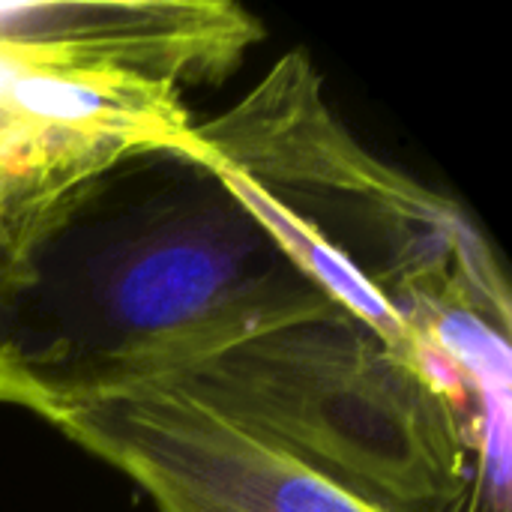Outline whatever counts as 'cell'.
I'll list each match as a JSON object with an SVG mask.
<instances>
[{"label":"cell","mask_w":512,"mask_h":512,"mask_svg":"<svg viewBox=\"0 0 512 512\" xmlns=\"http://www.w3.org/2000/svg\"><path fill=\"white\" fill-rule=\"evenodd\" d=\"M258 432L387 512H507L483 420L348 312L288 321L147 381Z\"/></svg>","instance_id":"3"},{"label":"cell","mask_w":512,"mask_h":512,"mask_svg":"<svg viewBox=\"0 0 512 512\" xmlns=\"http://www.w3.org/2000/svg\"><path fill=\"white\" fill-rule=\"evenodd\" d=\"M39 417L132 477L159 512H387L171 387L132 384Z\"/></svg>","instance_id":"4"},{"label":"cell","mask_w":512,"mask_h":512,"mask_svg":"<svg viewBox=\"0 0 512 512\" xmlns=\"http://www.w3.org/2000/svg\"><path fill=\"white\" fill-rule=\"evenodd\" d=\"M327 312L189 132L141 144L0 225V402L45 414Z\"/></svg>","instance_id":"1"},{"label":"cell","mask_w":512,"mask_h":512,"mask_svg":"<svg viewBox=\"0 0 512 512\" xmlns=\"http://www.w3.org/2000/svg\"><path fill=\"white\" fill-rule=\"evenodd\" d=\"M189 126L171 84L0 51V225L141 144L180 141Z\"/></svg>","instance_id":"5"},{"label":"cell","mask_w":512,"mask_h":512,"mask_svg":"<svg viewBox=\"0 0 512 512\" xmlns=\"http://www.w3.org/2000/svg\"><path fill=\"white\" fill-rule=\"evenodd\" d=\"M264 36L228 0L0 3V51L33 63L120 72L171 87L216 84Z\"/></svg>","instance_id":"6"},{"label":"cell","mask_w":512,"mask_h":512,"mask_svg":"<svg viewBox=\"0 0 512 512\" xmlns=\"http://www.w3.org/2000/svg\"><path fill=\"white\" fill-rule=\"evenodd\" d=\"M189 138L312 282L477 414L471 375L432 345L429 324L468 309L512 327L504 270L459 204L354 141L303 51Z\"/></svg>","instance_id":"2"}]
</instances>
